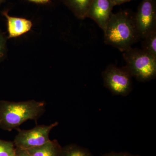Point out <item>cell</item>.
Here are the masks:
<instances>
[{
    "mask_svg": "<svg viewBox=\"0 0 156 156\" xmlns=\"http://www.w3.org/2000/svg\"><path fill=\"white\" fill-rule=\"evenodd\" d=\"M2 14L7 21L9 39L20 36L28 32L32 27V22L29 20L10 16L6 11H3Z\"/></svg>",
    "mask_w": 156,
    "mask_h": 156,
    "instance_id": "ba28073f",
    "label": "cell"
},
{
    "mask_svg": "<svg viewBox=\"0 0 156 156\" xmlns=\"http://www.w3.org/2000/svg\"><path fill=\"white\" fill-rule=\"evenodd\" d=\"M114 6L119 5L133 0H110Z\"/></svg>",
    "mask_w": 156,
    "mask_h": 156,
    "instance_id": "e0dca14e",
    "label": "cell"
},
{
    "mask_svg": "<svg viewBox=\"0 0 156 156\" xmlns=\"http://www.w3.org/2000/svg\"><path fill=\"white\" fill-rule=\"evenodd\" d=\"M101 156H140L139 155L132 154L128 152H117L112 151L111 152L104 154L103 155Z\"/></svg>",
    "mask_w": 156,
    "mask_h": 156,
    "instance_id": "9a60e30c",
    "label": "cell"
},
{
    "mask_svg": "<svg viewBox=\"0 0 156 156\" xmlns=\"http://www.w3.org/2000/svg\"><path fill=\"white\" fill-rule=\"evenodd\" d=\"M104 32V42L124 52L140 40L135 15L131 11H121L112 14Z\"/></svg>",
    "mask_w": 156,
    "mask_h": 156,
    "instance_id": "6da1fadb",
    "label": "cell"
},
{
    "mask_svg": "<svg viewBox=\"0 0 156 156\" xmlns=\"http://www.w3.org/2000/svg\"><path fill=\"white\" fill-rule=\"evenodd\" d=\"M114 7L110 0H93L87 17L93 20L104 31L112 14Z\"/></svg>",
    "mask_w": 156,
    "mask_h": 156,
    "instance_id": "52a82bcc",
    "label": "cell"
},
{
    "mask_svg": "<svg viewBox=\"0 0 156 156\" xmlns=\"http://www.w3.org/2000/svg\"><path fill=\"white\" fill-rule=\"evenodd\" d=\"M140 39L156 30V0H142L135 14Z\"/></svg>",
    "mask_w": 156,
    "mask_h": 156,
    "instance_id": "8992f818",
    "label": "cell"
},
{
    "mask_svg": "<svg viewBox=\"0 0 156 156\" xmlns=\"http://www.w3.org/2000/svg\"><path fill=\"white\" fill-rule=\"evenodd\" d=\"M30 2L37 4H48L51 0H27Z\"/></svg>",
    "mask_w": 156,
    "mask_h": 156,
    "instance_id": "ac0fdd59",
    "label": "cell"
},
{
    "mask_svg": "<svg viewBox=\"0 0 156 156\" xmlns=\"http://www.w3.org/2000/svg\"><path fill=\"white\" fill-rule=\"evenodd\" d=\"M104 85L114 95L128 96L132 91L133 77L127 66L110 65L102 72Z\"/></svg>",
    "mask_w": 156,
    "mask_h": 156,
    "instance_id": "277c9868",
    "label": "cell"
},
{
    "mask_svg": "<svg viewBox=\"0 0 156 156\" xmlns=\"http://www.w3.org/2000/svg\"><path fill=\"white\" fill-rule=\"evenodd\" d=\"M58 124V122H55L48 126H37L30 130H19L13 141L14 147L28 150L44 145L50 140V131Z\"/></svg>",
    "mask_w": 156,
    "mask_h": 156,
    "instance_id": "5b68a950",
    "label": "cell"
},
{
    "mask_svg": "<svg viewBox=\"0 0 156 156\" xmlns=\"http://www.w3.org/2000/svg\"><path fill=\"white\" fill-rule=\"evenodd\" d=\"M14 156H31L27 150L22 149L15 147V154Z\"/></svg>",
    "mask_w": 156,
    "mask_h": 156,
    "instance_id": "2e32d148",
    "label": "cell"
},
{
    "mask_svg": "<svg viewBox=\"0 0 156 156\" xmlns=\"http://www.w3.org/2000/svg\"><path fill=\"white\" fill-rule=\"evenodd\" d=\"M59 156H93L87 148L72 144L62 147Z\"/></svg>",
    "mask_w": 156,
    "mask_h": 156,
    "instance_id": "8fae6325",
    "label": "cell"
},
{
    "mask_svg": "<svg viewBox=\"0 0 156 156\" xmlns=\"http://www.w3.org/2000/svg\"><path fill=\"white\" fill-rule=\"evenodd\" d=\"M8 52L7 37L0 29V63L5 58Z\"/></svg>",
    "mask_w": 156,
    "mask_h": 156,
    "instance_id": "5bb4252c",
    "label": "cell"
},
{
    "mask_svg": "<svg viewBox=\"0 0 156 156\" xmlns=\"http://www.w3.org/2000/svg\"><path fill=\"white\" fill-rule=\"evenodd\" d=\"M93 0H63L65 5L76 17L80 20L87 18V15Z\"/></svg>",
    "mask_w": 156,
    "mask_h": 156,
    "instance_id": "30bf717a",
    "label": "cell"
},
{
    "mask_svg": "<svg viewBox=\"0 0 156 156\" xmlns=\"http://www.w3.org/2000/svg\"><path fill=\"white\" fill-rule=\"evenodd\" d=\"M5 0H0V6L2 5V4L4 2Z\"/></svg>",
    "mask_w": 156,
    "mask_h": 156,
    "instance_id": "d6986e66",
    "label": "cell"
},
{
    "mask_svg": "<svg viewBox=\"0 0 156 156\" xmlns=\"http://www.w3.org/2000/svg\"><path fill=\"white\" fill-rule=\"evenodd\" d=\"M15 154L13 142L0 139V156H14Z\"/></svg>",
    "mask_w": 156,
    "mask_h": 156,
    "instance_id": "4fadbf2b",
    "label": "cell"
},
{
    "mask_svg": "<svg viewBox=\"0 0 156 156\" xmlns=\"http://www.w3.org/2000/svg\"><path fill=\"white\" fill-rule=\"evenodd\" d=\"M143 40L142 50L156 58V30L148 34Z\"/></svg>",
    "mask_w": 156,
    "mask_h": 156,
    "instance_id": "7c38bea8",
    "label": "cell"
},
{
    "mask_svg": "<svg viewBox=\"0 0 156 156\" xmlns=\"http://www.w3.org/2000/svg\"><path fill=\"white\" fill-rule=\"evenodd\" d=\"M123 56L132 77L137 81L147 82L155 79L156 57L142 49L132 48L124 51Z\"/></svg>",
    "mask_w": 156,
    "mask_h": 156,
    "instance_id": "3957f363",
    "label": "cell"
},
{
    "mask_svg": "<svg viewBox=\"0 0 156 156\" xmlns=\"http://www.w3.org/2000/svg\"><path fill=\"white\" fill-rule=\"evenodd\" d=\"M44 101H0V128L11 131L28 120L37 121L46 111Z\"/></svg>",
    "mask_w": 156,
    "mask_h": 156,
    "instance_id": "7a4b0ae2",
    "label": "cell"
},
{
    "mask_svg": "<svg viewBox=\"0 0 156 156\" xmlns=\"http://www.w3.org/2000/svg\"><path fill=\"white\" fill-rule=\"evenodd\" d=\"M62 147L56 140H50L44 145L27 150L31 156H59Z\"/></svg>",
    "mask_w": 156,
    "mask_h": 156,
    "instance_id": "9c48e42d",
    "label": "cell"
}]
</instances>
